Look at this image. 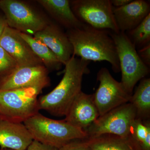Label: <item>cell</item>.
Instances as JSON below:
<instances>
[{
	"label": "cell",
	"instance_id": "29",
	"mask_svg": "<svg viewBox=\"0 0 150 150\" xmlns=\"http://www.w3.org/2000/svg\"><path fill=\"white\" fill-rule=\"evenodd\" d=\"M0 119H1V117H0Z\"/></svg>",
	"mask_w": 150,
	"mask_h": 150
},
{
	"label": "cell",
	"instance_id": "9",
	"mask_svg": "<svg viewBox=\"0 0 150 150\" xmlns=\"http://www.w3.org/2000/svg\"><path fill=\"white\" fill-rule=\"evenodd\" d=\"M97 79L100 84L93 94V99L100 116L130 102L132 95L126 91L121 82L114 79L106 68H101L98 71Z\"/></svg>",
	"mask_w": 150,
	"mask_h": 150
},
{
	"label": "cell",
	"instance_id": "3",
	"mask_svg": "<svg viewBox=\"0 0 150 150\" xmlns=\"http://www.w3.org/2000/svg\"><path fill=\"white\" fill-rule=\"evenodd\" d=\"M33 140L58 149L72 141L84 140L85 131L63 120L47 118L38 112L23 123Z\"/></svg>",
	"mask_w": 150,
	"mask_h": 150
},
{
	"label": "cell",
	"instance_id": "19",
	"mask_svg": "<svg viewBox=\"0 0 150 150\" xmlns=\"http://www.w3.org/2000/svg\"><path fill=\"white\" fill-rule=\"evenodd\" d=\"M20 34L48 69L57 70L60 69L62 64L53 52L43 42L32 35L21 32Z\"/></svg>",
	"mask_w": 150,
	"mask_h": 150
},
{
	"label": "cell",
	"instance_id": "24",
	"mask_svg": "<svg viewBox=\"0 0 150 150\" xmlns=\"http://www.w3.org/2000/svg\"><path fill=\"white\" fill-rule=\"evenodd\" d=\"M138 55L143 63L149 68L150 66V44L137 51Z\"/></svg>",
	"mask_w": 150,
	"mask_h": 150
},
{
	"label": "cell",
	"instance_id": "12",
	"mask_svg": "<svg viewBox=\"0 0 150 150\" xmlns=\"http://www.w3.org/2000/svg\"><path fill=\"white\" fill-rule=\"evenodd\" d=\"M33 37L45 44L62 64L64 65L73 55V48L67 33L57 23L50 22Z\"/></svg>",
	"mask_w": 150,
	"mask_h": 150
},
{
	"label": "cell",
	"instance_id": "13",
	"mask_svg": "<svg viewBox=\"0 0 150 150\" xmlns=\"http://www.w3.org/2000/svg\"><path fill=\"white\" fill-rule=\"evenodd\" d=\"M65 116L64 120L73 126L84 131L88 128L100 116L93 94L81 92Z\"/></svg>",
	"mask_w": 150,
	"mask_h": 150
},
{
	"label": "cell",
	"instance_id": "14",
	"mask_svg": "<svg viewBox=\"0 0 150 150\" xmlns=\"http://www.w3.org/2000/svg\"><path fill=\"white\" fill-rule=\"evenodd\" d=\"M115 22L120 32L134 29L150 13L149 2L145 0L132 1L120 8H112Z\"/></svg>",
	"mask_w": 150,
	"mask_h": 150
},
{
	"label": "cell",
	"instance_id": "22",
	"mask_svg": "<svg viewBox=\"0 0 150 150\" xmlns=\"http://www.w3.org/2000/svg\"><path fill=\"white\" fill-rule=\"evenodd\" d=\"M18 67L16 62L0 46V83Z\"/></svg>",
	"mask_w": 150,
	"mask_h": 150
},
{
	"label": "cell",
	"instance_id": "2",
	"mask_svg": "<svg viewBox=\"0 0 150 150\" xmlns=\"http://www.w3.org/2000/svg\"><path fill=\"white\" fill-rule=\"evenodd\" d=\"M111 31L84 24L66 32L73 48V55L86 61H106L114 72L120 71L118 54Z\"/></svg>",
	"mask_w": 150,
	"mask_h": 150
},
{
	"label": "cell",
	"instance_id": "28",
	"mask_svg": "<svg viewBox=\"0 0 150 150\" xmlns=\"http://www.w3.org/2000/svg\"><path fill=\"white\" fill-rule=\"evenodd\" d=\"M0 150H14L11 149H6V148H1L0 149Z\"/></svg>",
	"mask_w": 150,
	"mask_h": 150
},
{
	"label": "cell",
	"instance_id": "6",
	"mask_svg": "<svg viewBox=\"0 0 150 150\" xmlns=\"http://www.w3.org/2000/svg\"><path fill=\"white\" fill-rule=\"evenodd\" d=\"M137 118L136 109L129 102L100 116L85 131L88 138L105 134L127 137L131 135V127Z\"/></svg>",
	"mask_w": 150,
	"mask_h": 150
},
{
	"label": "cell",
	"instance_id": "18",
	"mask_svg": "<svg viewBox=\"0 0 150 150\" xmlns=\"http://www.w3.org/2000/svg\"><path fill=\"white\" fill-rule=\"evenodd\" d=\"M130 102L137 111V118L144 120L150 114V79L144 78L131 96Z\"/></svg>",
	"mask_w": 150,
	"mask_h": 150
},
{
	"label": "cell",
	"instance_id": "16",
	"mask_svg": "<svg viewBox=\"0 0 150 150\" xmlns=\"http://www.w3.org/2000/svg\"><path fill=\"white\" fill-rule=\"evenodd\" d=\"M37 2L51 15L57 24L69 30L83 26L73 12L69 0H38Z\"/></svg>",
	"mask_w": 150,
	"mask_h": 150
},
{
	"label": "cell",
	"instance_id": "20",
	"mask_svg": "<svg viewBox=\"0 0 150 150\" xmlns=\"http://www.w3.org/2000/svg\"><path fill=\"white\" fill-rule=\"evenodd\" d=\"M137 51L150 44V13L137 27L125 32Z\"/></svg>",
	"mask_w": 150,
	"mask_h": 150
},
{
	"label": "cell",
	"instance_id": "5",
	"mask_svg": "<svg viewBox=\"0 0 150 150\" xmlns=\"http://www.w3.org/2000/svg\"><path fill=\"white\" fill-rule=\"evenodd\" d=\"M118 54L121 81L126 91L132 95L135 85L149 73V68L143 63L135 46L125 32H111Z\"/></svg>",
	"mask_w": 150,
	"mask_h": 150
},
{
	"label": "cell",
	"instance_id": "15",
	"mask_svg": "<svg viewBox=\"0 0 150 150\" xmlns=\"http://www.w3.org/2000/svg\"><path fill=\"white\" fill-rule=\"evenodd\" d=\"M33 141L23 123L0 119V146L14 150H26Z\"/></svg>",
	"mask_w": 150,
	"mask_h": 150
},
{
	"label": "cell",
	"instance_id": "7",
	"mask_svg": "<svg viewBox=\"0 0 150 150\" xmlns=\"http://www.w3.org/2000/svg\"><path fill=\"white\" fill-rule=\"evenodd\" d=\"M70 5L75 15L83 24L96 29L120 32L110 0H73Z\"/></svg>",
	"mask_w": 150,
	"mask_h": 150
},
{
	"label": "cell",
	"instance_id": "11",
	"mask_svg": "<svg viewBox=\"0 0 150 150\" xmlns=\"http://www.w3.org/2000/svg\"><path fill=\"white\" fill-rule=\"evenodd\" d=\"M20 33L7 25L0 36V46L12 57L18 67L44 65Z\"/></svg>",
	"mask_w": 150,
	"mask_h": 150
},
{
	"label": "cell",
	"instance_id": "25",
	"mask_svg": "<svg viewBox=\"0 0 150 150\" xmlns=\"http://www.w3.org/2000/svg\"><path fill=\"white\" fill-rule=\"evenodd\" d=\"M26 150H58V149L33 140Z\"/></svg>",
	"mask_w": 150,
	"mask_h": 150
},
{
	"label": "cell",
	"instance_id": "4",
	"mask_svg": "<svg viewBox=\"0 0 150 150\" xmlns=\"http://www.w3.org/2000/svg\"><path fill=\"white\" fill-rule=\"evenodd\" d=\"M42 90L35 88L0 90L1 119L23 123L39 112L38 96Z\"/></svg>",
	"mask_w": 150,
	"mask_h": 150
},
{
	"label": "cell",
	"instance_id": "10",
	"mask_svg": "<svg viewBox=\"0 0 150 150\" xmlns=\"http://www.w3.org/2000/svg\"><path fill=\"white\" fill-rule=\"evenodd\" d=\"M50 83L48 69L44 65L18 67L0 83V90L35 88L42 90Z\"/></svg>",
	"mask_w": 150,
	"mask_h": 150
},
{
	"label": "cell",
	"instance_id": "17",
	"mask_svg": "<svg viewBox=\"0 0 150 150\" xmlns=\"http://www.w3.org/2000/svg\"><path fill=\"white\" fill-rule=\"evenodd\" d=\"M90 150H144L131 135L122 137L105 134L85 140Z\"/></svg>",
	"mask_w": 150,
	"mask_h": 150
},
{
	"label": "cell",
	"instance_id": "21",
	"mask_svg": "<svg viewBox=\"0 0 150 150\" xmlns=\"http://www.w3.org/2000/svg\"><path fill=\"white\" fill-rule=\"evenodd\" d=\"M131 135L139 144L143 150H150L149 121L136 118L131 127Z\"/></svg>",
	"mask_w": 150,
	"mask_h": 150
},
{
	"label": "cell",
	"instance_id": "8",
	"mask_svg": "<svg viewBox=\"0 0 150 150\" xmlns=\"http://www.w3.org/2000/svg\"><path fill=\"white\" fill-rule=\"evenodd\" d=\"M0 9L8 26L33 36L50 23L26 3L17 0H0Z\"/></svg>",
	"mask_w": 150,
	"mask_h": 150
},
{
	"label": "cell",
	"instance_id": "23",
	"mask_svg": "<svg viewBox=\"0 0 150 150\" xmlns=\"http://www.w3.org/2000/svg\"><path fill=\"white\" fill-rule=\"evenodd\" d=\"M79 140L70 142L58 150H90L84 141Z\"/></svg>",
	"mask_w": 150,
	"mask_h": 150
},
{
	"label": "cell",
	"instance_id": "1",
	"mask_svg": "<svg viewBox=\"0 0 150 150\" xmlns=\"http://www.w3.org/2000/svg\"><path fill=\"white\" fill-rule=\"evenodd\" d=\"M89 63V61L73 55L64 65V74L59 84L38 99L39 110H46L54 116H65L82 91L83 76L90 73Z\"/></svg>",
	"mask_w": 150,
	"mask_h": 150
},
{
	"label": "cell",
	"instance_id": "27",
	"mask_svg": "<svg viewBox=\"0 0 150 150\" xmlns=\"http://www.w3.org/2000/svg\"><path fill=\"white\" fill-rule=\"evenodd\" d=\"M7 25H8L5 18H3L0 17V36L1 35L4 28Z\"/></svg>",
	"mask_w": 150,
	"mask_h": 150
},
{
	"label": "cell",
	"instance_id": "26",
	"mask_svg": "<svg viewBox=\"0 0 150 150\" xmlns=\"http://www.w3.org/2000/svg\"><path fill=\"white\" fill-rule=\"evenodd\" d=\"M133 0H111V5L114 8H120L128 4Z\"/></svg>",
	"mask_w": 150,
	"mask_h": 150
}]
</instances>
